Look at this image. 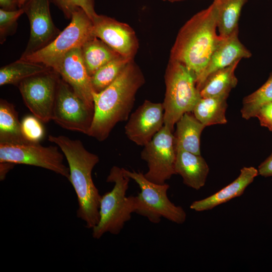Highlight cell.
<instances>
[{"instance_id": "obj_25", "label": "cell", "mask_w": 272, "mask_h": 272, "mask_svg": "<svg viewBox=\"0 0 272 272\" xmlns=\"http://www.w3.org/2000/svg\"><path fill=\"white\" fill-rule=\"evenodd\" d=\"M247 0H219L217 29L222 38L238 30V22L242 8Z\"/></svg>"}, {"instance_id": "obj_15", "label": "cell", "mask_w": 272, "mask_h": 272, "mask_svg": "<svg viewBox=\"0 0 272 272\" xmlns=\"http://www.w3.org/2000/svg\"><path fill=\"white\" fill-rule=\"evenodd\" d=\"M89 106L94 108L91 76L86 67L81 48L65 53L51 68Z\"/></svg>"}, {"instance_id": "obj_5", "label": "cell", "mask_w": 272, "mask_h": 272, "mask_svg": "<svg viewBox=\"0 0 272 272\" xmlns=\"http://www.w3.org/2000/svg\"><path fill=\"white\" fill-rule=\"evenodd\" d=\"M164 79V125L173 131L175 124L185 113L192 112L201 96L195 77L178 61L169 59Z\"/></svg>"}, {"instance_id": "obj_23", "label": "cell", "mask_w": 272, "mask_h": 272, "mask_svg": "<svg viewBox=\"0 0 272 272\" xmlns=\"http://www.w3.org/2000/svg\"><path fill=\"white\" fill-rule=\"evenodd\" d=\"M24 137L21 122L14 105L5 99L0 100V144L29 143Z\"/></svg>"}, {"instance_id": "obj_8", "label": "cell", "mask_w": 272, "mask_h": 272, "mask_svg": "<svg viewBox=\"0 0 272 272\" xmlns=\"http://www.w3.org/2000/svg\"><path fill=\"white\" fill-rule=\"evenodd\" d=\"M64 156L57 147H44L39 143L0 144V162L43 168L69 180V168L63 162Z\"/></svg>"}, {"instance_id": "obj_29", "label": "cell", "mask_w": 272, "mask_h": 272, "mask_svg": "<svg viewBox=\"0 0 272 272\" xmlns=\"http://www.w3.org/2000/svg\"><path fill=\"white\" fill-rule=\"evenodd\" d=\"M23 8L13 11L0 9V42L4 43L8 36L14 34L18 26V20L23 14Z\"/></svg>"}, {"instance_id": "obj_31", "label": "cell", "mask_w": 272, "mask_h": 272, "mask_svg": "<svg viewBox=\"0 0 272 272\" xmlns=\"http://www.w3.org/2000/svg\"><path fill=\"white\" fill-rule=\"evenodd\" d=\"M255 117L258 118L261 126L272 131V102L262 105L257 111Z\"/></svg>"}, {"instance_id": "obj_17", "label": "cell", "mask_w": 272, "mask_h": 272, "mask_svg": "<svg viewBox=\"0 0 272 272\" xmlns=\"http://www.w3.org/2000/svg\"><path fill=\"white\" fill-rule=\"evenodd\" d=\"M258 170L253 167H244L238 177L231 183L214 194L193 201L190 208L196 212L212 210L215 207L243 194L247 187L258 175Z\"/></svg>"}, {"instance_id": "obj_22", "label": "cell", "mask_w": 272, "mask_h": 272, "mask_svg": "<svg viewBox=\"0 0 272 272\" xmlns=\"http://www.w3.org/2000/svg\"><path fill=\"white\" fill-rule=\"evenodd\" d=\"M81 52L86 67L91 77L105 64L122 56L95 36L84 43L81 47Z\"/></svg>"}, {"instance_id": "obj_36", "label": "cell", "mask_w": 272, "mask_h": 272, "mask_svg": "<svg viewBox=\"0 0 272 272\" xmlns=\"http://www.w3.org/2000/svg\"><path fill=\"white\" fill-rule=\"evenodd\" d=\"M185 0H168V2H171V3H174V2H181ZM214 1V0H213Z\"/></svg>"}, {"instance_id": "obj_20", "label": "cell", "mask_w": 272, "mask_h": 272, "mask_svg": "<svg viewBox=\"0 0 272 272\" xmlns=\"http://www.w3.org/2000/svg\"><path fill=\"white\" fill-rule=\"evenodd\" d=\"M240 60L226 67L211 74L202 85L199 93L201 97L229 96L238 83L235 71Z\"/></svg>"}, {"instance_id": "obj_24", "label": "cell", "mask_w": 272, "mask_h": 272, "mask_svg": "<svg viewBox=\"0 0 272 272\" xmlns=\"http://www.w3.org/2000/svg\"><path fill=\"white\" fill-rule=\"evenodd\" d=\"M50 69L41 63L19 59L1 68L0 86H18L22 81Z\"/></svg>"}, {"instance_id": "obj_2", "label": "cell", "mask_w": 272, "mask_h": 272, "mask_svg": "<svg viewBox=\"0 0 272 272\" xmlns=\"http://www.w3.org/2000/svg\"><path fill=\"white\" fill-rule=\"evenodd\" d=\"M219 0L190 18L180 28L170 59L183 64L195 78L205 70L222 37L217 33Z\"/></svg>"}, {"instance_id": "obj_35", "label": "cell", "mask_w": 272, "mask_h": 272, "mask_svg": "<svg viewBox=\"0 0 272 272\" xmlns=\"http://www.w3.org/2000/svg\"><path fill=\"white\" fill-rule=\"evenodd\" d=\"M27 0H19V8H21L25 4Z\"/></svg>"}, {"instance_id": "obj_11", "label": "cell", "mask_w": 272, "mask_h": 272, "mask_svg": "<svg viewBox=\"0 0 272 272\" xmlns=\"http://www.w3.org/2000/svg\"><path fill=\"white\" fill-rule=\"evenodd\" d=\"M94 108L89 106L61 78L53 110L52 120L61 127L88 135Z\"/></svg>"}, {"instance_id": "obj_3", "label": "cell", "mask_w": 272, "mask_h": 272, "mask_svg": "<svg viewBox=\"0 0 272 272\" xmlns=\"http://www.w3.org/2000/svg\"><path fill=\"white\" fill-rule=\"evenodd\" d=\"M48 140L59 147L66 159L69 180L77 196V216L85 223L86 228L92 229L99 221L101 195L94 183L92 172L99 158L87 150L80 140L52 135H49Z\"/></svg>"}, {"instance_id": "obj_33", "label": "cell", "mask_w": 272, "mask_h": 272, "mask_svg": "<svg viewBox=\"0 0 272 272\" xmlns=\"http://www.w3.org/2000/svg\"><path fill=\"white\" fill-rule=\"evenodd\" d=\"M19 0H0L1 9L13 11L19 9Z\"/></svg>"}, {"instance_id": "obj_7", "label": "cell", "mask_w": 272, "mask_h": 272, "mask_svg": "<svg viewBox=\"0 0 272 272\" xmlns=\"http://www.w3.org/2000/svg\"><path fill=\"white\" fill-rule=\"evenodd\" d=\"M92 19L82 9L73 14L70 23L48 45L20 59L41 63L52 68L67 52L81 48L84 43L94 37Z\"/></svg>"}, {"instance_id": "obj_37", "label": "cell", "mask_w": 272, "mask_h": 272, "mask_svg": "<svg viewBox=\"0 0 272 272\" xmlns=\"http://www.w3.org/2000/svg\"><path fill=\"white\" fill-rule=\"evenodd\" d=\"M161 1H168V0H161Z\"/></svg>"}, {"instance_id": "obj_12", "label": "cell", "mask_w": 272, "mask_h": 272, "mask_svg": "<svg viewBox=\"0 0 272 272\" xmlns=\"http://www.w3.org/2000/svg\"><path fill=\"white\" fill-rule=\"evenodd\" d=\"M50 0H27L22 6L29 21V39L21 57L31 54L50 43L61 32L52 21Z\"/></svg>"}, {"instance_id": "obj_27", "label": "cell", "mask_w": 272, "mask_h": 272, "mask_svg": "<svg viewBox=\"0 0 272 272\" xmlns=\"http://www.w3.org/2000/svg\"><path fill=\"white\" fill-rule=\"evenodd\" d=\"M269 102H272V74L261 87L244 98L241 109L242 117L246 120L255 117L259 108Z\"/></svg>"}, {"instance_id": "obj_28", "label": "cell", "mask_w": 272, "mask_h": 272, "mask_svg": "<svg viewBox=\"0 0 272 272\" xmlns=\"http://www.w3.org/2000/svg\"><path fill=\"white\" fill-rule=\"evenodd\" d=\"M63 13L65 17L71 19L77 9H83L92 19L97 15L94 8V0H50Z\"/></svg>"}, {"instance_id": "obj_13", "label": "cell", "mask_w": 272, "mask_h": 272, "mask_svg": "<svg viewBox=\"0 0 272 272\" xmlns=\"http://www.w3.org/2000/svg\"><path fill=\"white\" fill-rule=\"evenodd\" d=\"M92 21L95 37L103 41L121 56L134 59L139 44L135 33L130 26L98 14Z\"/></svg>"}, {"instance_id": "obj_10", "label": "cell", "mask_w": 272, "mask_h": 272, "mask_svg": "<svg viewBox=\"0 0 272 272\" xmlns=\"http://www.w3.org/2000/svg\"><path fill=\"white\" fill-rule=\"evenodd\" d=\"M176 147L173 131L164 125L152 139L144 146L141 156L148 165L144 174L149 181L164 184L175 174Z\"/></svg>"}, {"instance_id": "obj_19", "label": "cell", "mask_w": 272, "mask_h": 272, "mask_svg": "<svg viewBox=\"0 0 272 272\" xmlns=\"http://www.w3.org/2000/svg\"><path fill=\"white\" fill-rule=\"evenodd\" d=\"M190 113H185L176 123V128L174 133L176 147L201 155L200 135L206 126Z\"/></svg>"}, {"instance_id": "obj_34", "label": "cell", "mask_w": 272, "mask_h": 272, "mask_svg": "<svg viewBox=\"0 0 272 272\" xmlns=\"http://www.w3.org/2000/svg\"><path fill=\"white\" fill-rule=\"evenodd\" d=\"M15 166V164L10 162H0V179H5L6 174Z\"/></svg>"}, {"instance_id": "obj_9", "label": "cell", "mask_w": 272, "mask_h": 272, "mask_svg": "<svg viewBox=\"0 0 272 272\" xmlns=\"http://www.w3.org/2000/svg\"><path fill=\"white\" fill-rule=\"evenodd\" d=\"M60 76L52 69L29 77L17 86L25 105L40 121L52 120Z\"/></svg>"}, {"instance_id": "obj_21", "label": "cell", "mask_w": 272, "mask_h": 272, "mask_svg": "<svg viewBox=\"0 0 272 272\" xmlns=\"http://www.w3.org/2000/svg\"><path fill=\"white\" fill-rule=\"evenodd\" d=\"M228 96L201 97L192 111L193 115L206 126L226 124Z\"/></svg>"}, {"instance_id": "obj_1", "label": "cell", "mask_w": 272, "mask_h": 272, "mask_svg": "<svg viewBox=\"0 0 272 272\" xmlns=\"http://www.w3.org/2000/svg\"><path fill=\"white\" fill-rule=\"evenodd\" d=\"M145 82L142 71L132 59L112 84L99 93L93 92L94 114L88 135L103 141L117 123L126 121Z\"/></svg>"}, {"instance_id": "obj_6", "label": "cell", "mask_w": 272, "mask_h": 272, "mask_svg": "<svg viewBox=\"0 0 272 272\" xmlns=\"http://www.w3.org/2000/svg\"><path fill=\"white\" fill-rule=\"evenodd\" d=\"M124 171L141 189V192L135 196V213L146 217L154 224L160 222L162 218L178 224L185 222L186 214L184 209L176 206L168 197L169 184L151 182L140 171H130L125 169Z\"/></svg>"}, {"instance_id": "obj_16", "label": "cell", "mask_w": 272, "mask_h": 272, "mask_svg": "<svg viewBox=\"0 0 272 272\" xmlns=\"http://www.w3.org/2000/svg\"><path fill=\"white\" fill-rule=\"evenodd\" d=\"M250 51L240 42L238 30L225 38H222L213 52L208 63L196 81L199 90L207 78L212 73L231 65L242 58L251 56Z\"/></svg>"}, {"instance_id": "obj_32", "label": "cell", "mask_w": 272, "mask_h": 272, "mask_svg": "<svg viewBox=\"0 0 272 272\" xmlns=\"http://www.w3.org/2000/svg\"><path fill=\"white\" fill-rule=\"evenodd\" d=\"M258 174L267 177L272 176V153L258 168Z\"/></svg>"}, {"instance_id": "obj_14", "label": "cell", "mask_w": 272, "mask_h": 272, "mask_svg": "<svg viewBox=\"0 0 272 272\" xmlns=\"http://www.w3.org/2000/svg\"><path fill=\"white\" fill-rule=\"evenodd\" d=\"M164 125L161 103L146 100L130 116L125 126L126 137L137 145L144 146Z\"/></svg>"}, {"instance_id": "obj_18", "label": "cell", "mask_w": 272, "mask_h": 272, "mask_svg": "<svg viewBox=\"0 0 272 272\" xmlns=\"http://www.w3.org/2000/svg\"><path fill=\"white\" fill-rule=\"evenodd\" d=\"M174 169L180 175L183 183L195 190H199L206 183L209 167L201 155H196L180 148H176Z\"/></svg>"}, {"instance_id": "obj_26", "label": "cell", "mask_w": 272, "mask_h": 272, "mask_svg": "<svg viewBox=\"0 0 272 272\" xmlns=\"http://www.w3.org/2000/svg\"><path fill=\"white\" fill-rule=\"evenodd\" d=\"M132 59L120 56L99 69L91 77L93 91L99 93L112 84Z\"/></svg>"}, {"instance_id": "obj_30", "label": "cell", "mask_w": 272, "mask_h": 272, "mask_svg": "<svg viewBox=\"0 0 272 272\" xmlns=\"http://www.w3.org/2000/svg\"><path fill=\"white\" fill-rule=\"evenodd\" d=\"M21 130L24 138L30 143H39L44 130L40 120L35 116H27L22 121Z\"/></svg>"}, {"instance_id": "obj_4", "label": "cell", "mask_w": 272, "mask_h": 272, "mask_svg": "<svg viewBox=\"0 0 272 272\" xmlns=\"http://www.w3.org/2000/svg\"><path fill=\"white\" fill-rule=\"evenodd\" d=\"M130 179L124 168L114 166L110 169L106 182L113 183L114 186L111 191L101 195L99 221L92 229L94 239H100L107 232L119 234L135 213V196H126Z\"/></svg>"}]
</instances>
